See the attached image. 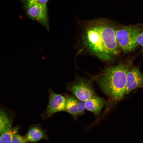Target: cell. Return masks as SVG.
I'll use <instances>...</instances> for the list:
<instances>
[{"label":"cell","instance_id":"6da1fadb","mask_svg":"<svg viewBox=\"0 0 143 143\" xmlns=\"http://www.w3.org/2000/svg\"><path fill=\"white\" fill-rule=\"evenodd\" d=\"M115 25L104 19L84 23L81 31L84 48L104 61L113 62L121 50L116 38Z\"/></svg>","mask_w":143,"mask_h":143},{"label":"cell","instance_id":"7a4b0ae2","mask_svg":"<svg viewBox=\"0 0 143 143\" xmlns=\"http://www.w3.org/2000/svg\"><path fill=\"white\" fill-rule=\"evenodd\" d=\"M129 64L120 63L104 68L93 77L101 90L108 97V104L122 100L125 95Z\"/></svg>","mask_w":143,"mask_h":143},{"label":"cell","instance_id":"3957f363","mask_svg":"<svg viewBox=\"0 0 143 143\" xmlns=\"http://www.w3.org/2000/svg\"><path fill=\"white\" fill-rule=\"evenodd\" d=\"M115 33L119 45L124 53L130 52L138 45L136 39L142 28L137 26H119L115 25Z\"/></svg>","mask_w":143,"mask_h":143},{"label":"cell","instance_id":"277c9868","mask_svg":"<svg viewBox=\"0 0 143 143\" xmlns=\"http://www.w3.org/2000/svg\"><path fill=\"white\" fill-rule=\"evenodd\" d=\"M93 81L77 75L73 81L67 83L66 89L78 100L85 102L96 95L93 86Z\"/></svg>","mask_w":143,"mask_h":143},{"label":"cell","instance_id":"5b68a950","mask_svg":"<svg viewBox=\"0 0 143 143\" xmlns=\"http://www.w3.org/2000/svg\"><path fill=\"white\" fill-rule=\"evenodd\" d=\"M21 3L28 18L38 22L49 32V22L47 4L27 1Z\"/></svg>","mask_w":143,"mask_h":143},{"label":"cell","instance_id":"8992f818","mask_svg":"<svg viewBox=\"0 0 143 143\" xmlns=\"http://www.w3.org/2000/svg\"><path fill=\"white\" fill-rule=\"evenodd\" d=\"M49 100L45 110L40 115L43 119L50 118L55 113L65 111V96L57 94L50 88L48 90Z\"/></svg>","mask_w":143,"mask_h":143},{"label":"cell","instance_id":"52a82bcc","mask_svg":"<svg viewBox=\"0 0 143 143\" xmlns=\"http://www.w3.org/2000/svg\"><path fill=\"white\" fill-rule=\"evenodd\" d=\"M143 86V74L138 69L133 67L128 71L125 95L133 90Z\"/></svg>","mask_w":143,"mask_h":143},{"label":"cell","instance_id":"ba28073f","mask_svg":"<svg viewBox=\"0 0 143 143\" xmlns=\"http://www.w3.org/2000/svg\"><path fill=\"white\" fill-rule=\"evenodd\" d=\"M85 105L86 109L92 112L96 120H98L101 111L106 101L104 98L94 95L86 101Z\"/></svg>","mask_w":143,"mask_h":143},{"label":"cell","instance_id":"9c48e42d","mask_svg":"<svg viewBox=\"0 0 143 143\" xmlns=\"http://www.w3.org/2000/svg\"><path fill=\"white\" fill-rule=\"evenodd\" d=\"M24 136L28 142H35L43 139L48 140L46 130L39 124L31 126Z\"/></svg>","mask_w":143,"mask_h":143},{"label":"cell","instance_id":"30bf717a","mask_svg":"<svg viewBox=\"0 0 143 143\" xmlns=\"http://www.w3.org/2000/svg\"><path fill=\"white\" fill-rule=\"evenodd\" d=\"M65 111L70 114L75 120L78 117L77 103L78 99L74 96L66 95Z\"/></svg>","mask_w":143,"mask_h":143},{"label":"cell","instance_id":"8fae6325","mask_svg":"<svg viewBox=\"0 0 143 143\" xmlns=\"http://www.w3.org/2000/svg\"><path fill=\"white\" fill-rule=\"evenodd\" d=\"M12 121L6 112L0 109V135L11 128Z\"/></svg>","mask_w":143,"mask_h":143},{"label":"cell","instance_id":"7c38bea8","mask_svg":"<svg viewBox=\"0 0 143 143\" xmlns=\"http://www.w3.org/2000/svg\"><path fill=\"white\" fill-rule=\"evenodd\" d=\"M19 126L11 128L0 135V143H12L13 136L18 133Z\"/></svg>","mask_w":143,"mask_h":143},{"label":"cell","instance_id":"4fadbf2b","mask_svg":"<svg viewBox=\"0 0 143 143\" xmlns=\"http://www.w3.org/2000/svg\"><path fill=\"white\" fill-rule=\"evenodd\" d=\"M28 142L24 136L17 133L14 135L12 138V143H27Z\"/></svg>","mask_w":143,"mask_h":143},{"label":"cell","instance_id":"5bb4252c","mask_svg":"<svg viewBox=\"0 0 143 143\" xmlns=\"http://www.w3.org/2000/svg\"><path fill=\"white\" fill-rule=\"evenodd\" d=\"M85 109L84 102L78 100L77 103L78 117L82 115L83 114Z\"/></svg>","mask_w":143,"mask_h":143},{"label":"cell","instance_id":"9a60e30c","mask_svg":"<svg viewBox=\"0 0 143 143\" xmlns=\"http://www.w3.org/2000/svg\"><path fill=\"white\" fill-rule=\"evenodd\" d=\"M136 41L138 44L141 46L143 50V32H141L137 36Z\"/></svg>","mask_w":143,"mask_h":143},{"label":"cell","instance_id":"2e32d148","mask_svg":"<svg viewBox=\"0 0 143 143\" xmlns=\"http://www.w3.org/2000/svg\"><path fill=\"white\" fill-rule=\"evenodd\" d=\"M49 0H20L21 2L27 1L33 2H36L42 4H47Z\"/></svg>","mask_w":143,"mask_h":143}]
</instances>
